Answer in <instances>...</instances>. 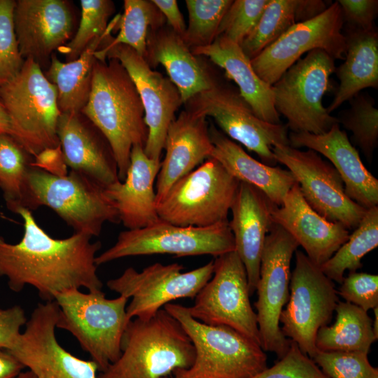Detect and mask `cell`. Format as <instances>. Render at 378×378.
Masks as SVG:
<instances>
[{"label": "cell", "instance_id": "cell-1", "mask_svg": "<svg viewBox=\"0 0 378 378\" xmlns=\"http://www.w3.org/2000/svg\"><path fill=\"white\" fill-rule=\"evenodd\" d=\"M15 214L23 220L21 240L12 244L0 236V276L7 279L12 291L19 293L31 286L47 302L72 289L102 290L95 262L99 241L92 242L91 237L78 233L53 238L30 210L22 207Z\"/></svg>", "mask_w": 378, "mask_h": 378}, {"label": "cell", "instance_id": "cell-2", "mask_svg": "<svg viewBox=\"0 0 378 378\" xmlns=\"http://www.w3.org/2000/svg\"><path fill=\"white\" fill-rule=\"evenodd\" d=\"M104 135L113 151L120 181L125 178L132 148L144 147L148 129L136 88L114 58L95 60L88 101L81 111Z\"/></svg>", "mask_w": 378, "mask_h": 378}, {"label": "cell", "instance_id": "cell-3", "mask_svg": "<svg viewBox=\"0 0 378 378\" xmlns=\"http://www.w3.org/2000/svg\"><path fill=\"white\" fill-rule=\"evenodd\" d=\"M194 346L181 323L163 308L147 320L131 319L121 354L97 378H163L189 368Z\"/></svg>", "mask_w": 378, "mask_h": 378}, {"label": "cell", "instance_id": "cell-4", "mask_svg": "<svg viewBox=\"0 0 378 378\" xmlns=\"http://www.w3.org/2000/svg\"><path fill=\"white\" fill-rule=\"evenodd\" d=\"M182 326L194 346L195 356L176 378H252L267 367L261 346L225 326L206 325L192 317L188 308L168 303L163 307Z\"/></svg>", "mask_w": 378, "mask_h": 378}, {"label": "cell", "instance_id": "cell-5", "mask_svg": "<svg viewBox=\"0 0 378 378\" xmlns=\"http://www.w3.org/2000/svg\"><path fill=\"white\" fill-rule=\"evenodd\" d=\"M128 300L122 295L108 299L102 290L63 292L55 299L59 307L57 328L70 332L102 372L121 354L130 321L126 314Z\"/></svg>", "mask_w": 378, "mask_h": 378}, {"label": "cell", "instance_id": "cell-6", "mask_svg": "<svg viewBox=\"0 0 378 378\" xmlns=\"http://www.w3.org/2000/svg\"><path fill=\"white\" fill-rule=\"evenodd\" d=\"M55 85L31 59L0 88V100L10 119V135L32 158L59 145L57 125L60 111Z\"/></svg>", "mask_w": 378, "mask_h": 378}, {"label": "cell", "instance_id": "cell-7", "mask_svg": "<svg viewBox=\"0 0 378 378\" xmlns=\"http://www.w3.org/2000/svg\"><path fill=\"white\" fill-rule=\"evenodd\" d=\"M27 178L26 209H51L74 233L97 237L105 223L120 222L104 188L80 173L70 170L66 176H57L31 165Z\"/></svg>", "mask_w": 378, "mask_h": 378}, {"label": "cell", "instance_id": "cell-8", "mask_svg": "<svg viewBox=\"0 0 378 378\" xmlns=\"http://www.w3.org/2000/svg\"><path fill=\"white\" fill-rule=\"evenodd\" d=\"M240 181L209 158L176 181L157 204L160 220L183 227H208L228 221Z\"/></svg>", "mask_w": 378, "mask_h": 378}, {"label": "cell", "instance_id": "cell-9", "mask_svg": "<svg viewBox=\"0 0 378 378\" xmlns=\"http://www.w3.org/2000/svg\"><path fill=\"white\" fill-rule=\"evenodd\" d=\"M335 70V59L326 51L315 49L272 85L275 108L286 118L291 132L321 134L339 123L322 102Z\"/></svg>", "mask_w": 378, "mask_h": 378}, {"label": "cell", "instance_id": "cell-10", "mask_svg": "<svg viewBox=\"0 0 378 378\" xmlns=\"http://www.w3.org/2000/svg\"><path fill=\"white\" fill-rule=\"evenodd\" d=\"M228 222L208 227H183L160 219L142 228L120 232L115 243L96 256L95 262L99 266L125 257L153 254L216 258L235 250Z\"/></svg>", "mask_w": 378, "mask_h": 378}, {"label": "cell", "instance_id": "cell-11", "mask_svg": "<svg viewBox=\"0 0 378 378\" xmlns=\"http://www.w3.org/2000/svg\"><path fill=\"white\" fill-rule=\"evenodd\" d=\"M295 268L289 285V299L279 318L284 335L295 342L313 358L318 352L316 337L327 326L340 302L333 281L313 263L304 253L297 250Z\"/></svg>", "mask_w": 378, "mask_h": 378}, {"label": "cell", "instance_id": "cell-12", "mask_svg": "<svg viewBox=\"0 0 378 378\" xmlns=\"http://www.w3.org/2000/svg\"><path fill=\"white\" fill-rule=\"evenodd\" d=\"M214 264L211 278L195 297L194 304L187 307L190 316L206 325L227 326L260 346L241 260L232 251L216 257Z\"/></svg>", "mask_w": 378, "mask_h": 378}, {"label": "cell", "instance_id": "cell-13", "mask_svg": "<svg viewBox=\"0 0 378 378\" xmlns=\"http://www.w3.org/2000/svg\"><path fill=\"white\" fill-rule=\"evenodd\" d=\"M185 104L186 109L198 115L211 117L223 134L255 153L267 165L277 162L272 151L274 146L289 145L287 126L258 118L239 91L231 86L216 81Z\"/></svg>", "mask_w": 378, "mask_h": 378}, {"label": "cell", "instance_id": "cell-14", "mask_svg": "<svg viewBox=\"0 0 378 378\" xmlns=\"http://www.w3.org/2000/svg\"><path fill=\"white\" fill-rule=\"evenodd\" d=\"M262 251L255 302L260 346L281 358L290 340L280 328V315L289 299L290 262L299 246L294 238L279 225L272 223Z\"/></svg>", "mask_w": 378, "mask_h": 378}, {"label": "cell", "instance_id": "cell-15", "mask_svg": "<svg viewBox=\"0 0 378 378\" xmlns=\"http://www.w3.org/2000/svg\"><path fill=\"white\" fill-rule=\"evenodd\" d=\"M183 269L178 263L156 262L141 272L130 267L109 279L106 286L119 295L132 298L126 307L129 320H147L174 300L195 298L211 278L214 260L188 272H183Z\"/></svg>", "mask_w": 378, "mask_h": 378}, {"label": "cell", "instance_id": "cell-16", "mask_svg": "<svg viewBox=\"0 0 378 378\" xmlns=\"http://www.w3.org/2000/svg\"><path fill=\"white\" fill-rule=\"evenodd\" d=\"M272 151L276 161L292 174L304 199L315 211L348 230L357 227L368 209L346 195L342 179L329 161L313 150L289 145L276 146Z\"/></svg>", "mask_w": 378, "mask_h": 378}, {"label": "cell", "instance_id": "cell-17", "mask_svg": "<svg viewBox=\"0 0 378 378\" xmlns=\"http://www.w3.org/2000/svg\"><path fill=\"white\" fill-rule=\"evenodd\" d=\"M343 24L342 10L336 1L316 17L292 26L251 59L252 67L272 86L302 55L313 50H323L335 60L344 59L346 40L342 32Z\"/></svg>", "mask_w": 378, "mask_h": 378}, {"label": "cell", "instance_id": "cell-18", "mask_svg": "<svg viewBox=\"0 0 378 378\" xmlns=\"http://www.w3.org/2000/svg\"><path fill=\"white\" fill-rule=\"evenodd\" d=\"M94 56L101 61L116 59L128 73L144 109L148 129L144 153L149 158L161 161L167 130L183 104L178 88L169 78L152 69L144 57L127 46L99 48Z\"/></svg>", "mask_w": 378, "mask_h": 378}, {"label": "cell", "instance_id": "cell-19", "mask_svg": "<svg viewBox=\"0 0 378 378\" xmlns=\"http://www.w3.org/2000/svg\"><path fill=\"white\" fill-rule=\"evenodd\" d=\"M59 307L55 300L39 303L8 351L36 378H97L93 360H82L58 342Z\"/></svg>", "mask_w": 378, "mask_h": 378}, {"label": "cell", "instance_id": "cell-20", "mask_svg": "<svg viewBox=\"0 0 378 378\" xmlns=\"http://www.w3.org/2000/svg\"><path fill=\"white\" fill-rule=\"evenodd\" d=\"M13 24L22 58L40 65L66 43L72 33L73 18L63 0H18Z\"/></svg>", "mask_w": 378, "mask_h": 378}, {"label": "cell", "instance_id": "cell-21", "mask_svg": "<svg viewBox=\"0 0 378 378\" xmlns=\"http://www.w3.org/2000/svg\"><path fill=\"white\" fill-rule=\"evenodd\" d=\"M271 219L287 231L318 267L349 237V230L342 223L326 220L308 204L297 183L286 195L281 206L272 205Z\"/></svg>", "mask_w": 378, "mask_h": 378}, {"label": "cell", "instance_id": "cell-22", "mask_svg": "<svg viewBox=\"0 0 378 378\" xmlns=\"http://www.w3.org/2000/svg\"><path fill=\"white\" fill-rule=\"evenodd\" d=\"M57 135L68 167L105 188L120 181L111 148L82 113H60Z\"/></svg>", "mask_w": 378, "mask_h": 378}, {"label": "cell", "instance_id": "cell-23", "mask_svg": "<svg viewBox=\"0 0 378 378\" xmlns=\"http://www.w3.org/2000/svg\"><path fill=\"white\" fill-rule=\"evenodd\" d=\"M289 146L313 150L325 156L339 173L346 195L365 209L378 204V180L364 166L356 148L340 124L321 134L290 132Z\"/></svg>", "mask_w": 378, "mask_h": 378}, {"label": "cell", "instance_id": "cell-24", "mask_svg": "<svg viewBox=\"0 0 378 378\" xmlns=\"http://www.w3.org/2000/svg\"><path fill=\"white\" fill-rule=\"evenodd\" d=\"M214 148L204 116L186 109L170 124L164 141V158L157 176V204L172 186L211 157Z\"/></svg>", "mask_w": 378, "mask_h": 378}, {"label": "cell", "instance_id": "cell-25", "mask_svg": "<svg viewBox=\"0 0 378 378\" xmlns=\"http://www.w3.org/2000/svg\"><path fill=\"white\" fill-rule=\"evenodd\" d=\"M273 204L260 190L240 181L230 208L232 219L228 223L234 237V251L245 267L251 295L256 289L265 237L273 223Z\"/></svg>", "mask_w": 378, "mask_h": 378}, {"label": "cell", "instance_id": "cell-26", "mask_svg": "<svg viewBox=\"0 0 378 378\" xmlns=\"http://www.w3.org/2000/svg\"><path fill=\"white\" fill-rule=\"evenodd\" d=\"M160 163L149 158L143 146L134 145L125 180L104 188L106 196L118 214L120 222L127 230L142 228L160 220L155 181Z\"/></svg>", "mask_w": 378, "mask_h": 378}, {"label": "cell", "instance_id": "cell-27", "mask_svg": "<svg viewBox=\"0 0 378 378\" xmlns=\"http://www.w3.org/2000/svg\"><path fill=\"white\" fill-rule=\"evenodd\" d=\"M145 59L150 66L161 64L164 67L183 104L216 82L182 37L168 25L149 31Z\"/></svg>", "mask_w": 378, "mask_h": 378}, {"label": "cell", "instance_id": "cell-28", "mask_svg": "<svg viewBox=\"0 0 378 378\" xmlns=\"http://www.w3.org/2000/svg\"><path fill=\"white\" fill-rule=\"evenodd\" d=\"M196 56H204L225 70L237 85L239 92L255 115L263 121L281 124L272 86L262 80L252 67L251 59L239 45L218 36L210 45L190 49Z\"/></svg>", "mask_w": 378, "mask_h": 378}, {"label": "cell", "instance_id": "cell-29", "mask_svg": "<svg viewBox=\"0 0 378 378\" xmlns=\"http://www.w3.org/2000/svg\"><path fill=\"white\" fill-rule=\"evenodd\" d=\"M214 148L210 158L218 160L234 178L255 186L276 206L296 183L292 174L279 167L269 166L249 155L214 125L209 126Z\"/></svg>", "mask_w": 378, "mask_h": 378}, {"label": "cell", "instance_id": "cell-30", "mask_svg": "<svg viewBox=\"0 0 378 378\" xmlns=\"http://www.w3.org/2000/svg\"><path fill=\"white\" fill-rule=\"evenodd\" d=\"M343 63L337 69L340 80L334 98L327 108L329 113L350 101L361 90L378 87V34L375 29H350L345 36Z\"/></svg>", "mask_w": 378, "mask_h": 378}, {"label": "cell", "instance_id": "cell-31", "mask_svg": "<svg viewBox=\"0 0 378 378\" xmlns=\"http://www.w3.org/2000/svg\"><path fill=\"white\" fill-rule=\"evenodd\" d=\"M116 20L115 17L108 24L107 31L92 40L76 59L62 62L55 55H51L50 65L45 76L56 87L61 113H81L91 90L94 52L103 38L113 30Z\"/></svg>", "mask_w": 378, "mask_h": 378}, {"label": "cell", "instance_id": "cell-32", "mask_svg": "<svg viewBox=\"0 0 378 378\" xmlns=\"http://www.w3.org/2000/svg\"><path fill=\"white\" fill-rule=\"evenodd\" d=\"M327 7L321 0H268L258 22L240 47L252 59L295 24L316 17Z\"/></svg>", "mask_w": 378, "mask_h": 378}, {"label": "cell", "instance_id": "cell-33", "mask_svg": "<svg viewBox=\"0 0 378 378\" xmlns=\"http://www.w3.org/2000/svg\"><path fill=\"white\" fill-rule=\"evenodd\" d=\"M336 319L321 327L316 335V346L320 351H359L368 354L375 337L372 320L368 312L348 302H339Z\"/></svg>", "mask_w": 378, "mask_h": 378}, {"label": "cell", "instance_id": "cell-34", "mask_svg": "<svg viewBox=\"0 0 378 378\" xmlns=\"http://www.w3.org/2000/svg\"><path fill=\"white\" fill-rule=\"evenodd\" d=\"M164 24V17L152 0H125L124 11L121 15H118L113 29H118L117 36L114 38L111 33L108 34L99 48L125 45L145 58L149 31Z\"/></svg>", "mask_w": 378, "mask_h": 378}, {"label": "cell", "instance_id": "cell-35", "mask_svg": "<svg viewBox=\"0 0 378 378\" xmlns=\"http://www.w3.org/2000/svg\"><path fill=\"white\" fill-rule=\"evenodd\" d=\"M378 246V206L366 211L354 232L333 255L319 267L332 281L341 284L346 270L356 272L361 259Z\"/></svg>", "mask_w": 378, "mask_h": 378}, {"label": "cell", "instance_id": "cell-36", "mask_svg": "<svg viewBox=\"0 0 378 378\" xmlns=\"http://www.w3.org/2000/svg\"><path fill=\"white\" fill-rule=\"evenodd\" d=\"M31 161V156L10 135L0 134V189L7 209L15 214L27 208V177Z\"/></svg>", "mask_w": 378, "mask_h": 378}, {"label": "cell", "instance_id": "cell-37", "mask_svg": "<svg viewBox=\"0 0 378 378\" xmlns=\"http://www.w3.org/2000/svg\"><path fill=\"white\" fill-rule=\"evenodd\" d=\"M232 0H186L188 24L182 36L190 48L207 46L218 36L222 19Z\"/></svg>", "mask_w": 378, "mask_h": 378}, {"label": "cell", "instance_id": "cell-38", "mask_svg": "<svg viewBox=\"0 0 378 378\" xmlns=\"http://www.w3.org/2000/svg\"><path fill=\"white\" fill-rule=\"evenodd\" d=\"M349 102L350 107L337 118L339 124L352 132L354 143L370 161L378 145V110L368 94L359 93Z\"/></svg>", "mask_w": 378, "mask_h": 378}, {"label": "cell", "instance_id": "cell-39", "mask_svg": "<svg viewBox=\"0 0 378 378\" xmlns=\"http://www.w3.org/2000/svg\"><path fill=\"white\" fill-rule=\"evenodd\" d=\"M80 4L81 18L77 31L70 42L58 49L66 62L76 59L92 40L107 31L113 10V3L108 0H81Z\"/></svg>", "mask_w": 378, "mask_h": 378}, {"label": "cell", "instance_id": "cell-40", "mask_svg": "<svg viewBox=\"0 0 378 378\" xmlns=\"http://www.w3.org/2000/svg\"><path fill=\"white\" fill-rule=\"evenodd\" d=\"M368 354L359 351H320L312 358L329 378H378Z\"/></svg>", "mask_w": 378, "mask_h": 378}, {"label": "cell", "instance_id": "cell-41", "mask_svg": "<svg viewBox=\"0 0 378 378\" xmlns=\"http://www.w3.org/2000/svg\"><path fill=\"white\" fill-rule=\"evenodd\" d=\"M15 5V1L0 0V88L18 74L24 62L14 29Z\"/></svg>", "mask_w": 378, "mask_h": 378}, {"label": "cell", "instance_id": "cell-42", "mask_svg": "<svg viewBox=\"0 0 378 378\" xmlns=\"http://www.w3.org/2000/svg\"><path fill=\"white\" fill-rule=\"evenodd\" d=\"M268 0H235L225 13L218 36L241 46L258 22ZM217 36V37H218Z\"/></svg>", "mask_w": 378, "mask_h": 378}, {"label": "cell", "instance_id": "cell-43", "mask_svg": "<svg viewBox=\"0 0 378 378\" xmlns=\"http://www.w3.org/2000/svg\"><path fill=\"white\" fill-rule=\"evenodd\" d=\"M252 378H329L314 360L291 341L286 354L270 368Z\"/></svg>", "mask_w": 378, "mask_h": 378}, {"label": "cell", "instance_id": "cell-44", "mask_svg": "<svg viewBox=\"0 0 378 378\" xmlns=\"http://www.w3.org/2000/svg\"><path fill=\"white\" fill-rule=\"evenodd\" d=\"M346 302L365 312L378 307V276L365 272H349L337 291Z\"/></svg>", "mask_w": 378, "mask_h": 378}, {"label": "cell", "instance_id": "cell-45", "mask_svg": "<svg viewBox=\"0 0 378 378\" xmlns=\"http://www.w3.org/2000/svg\"><path fill=\"white\" fill-rule=\"evenodd\" d=\"M344 22L352 29L374 30V22L378 10L377 0H338Z\"/></svg>", "mask_w": 378, "mask_h": 378}, {"label": "cell", "instance_id": "cell-46", "mask_svg": "<svg viewBox=\"0 0 378 378\" xmlns=\"http://www.w3.org/2000/svg\"><path fill=\"white\" fill-rule=\"evenodd\" d=\"M27 318L20 305L0 307V349L10 350L25 326Z\"/></svg>", "mask_w": 378, "mask_h": 378}, {"label": "cell", "instance_id": "cell-47", "mask_svg": "<svg viewBox=\"0 0 378 378\" xmlns=\"http://www.w3.org/2000/svg\"><path fill=\"white\" fill-rule=\"evenodd\" d=\"M31 165L57 176L69 173L60 145L40 152L33 158Z\"/></svg>", "mask_w": 378, "mask_h": 378}, {"label": "cell", "instance_id": "cell-48", "mask_svg": "<svg viewBox=\"0 0 378 378\" xmlns=\"http://www.w3.org/2000/svg\"><path fill=\"white\" fill-rule=\"evenodd\" d=\"M167 22V25L180 36H183L186 25L176 0H152Z\"/></svg>", "mask_w": 378, "mask_h": 378}, {"label": "cell", "instance_id": "cell-49", "mask_svg": "<svg viewBox=\"0 0 378 378\" xmlns=\"http://www.w3.org/2000/svg\"><path fill=\"white\" fill-rule=\"evenodd\" d=\"M24 368L8 351L0 349V378H15Z\"/></svg>", "mask_w": 378, "mask_h": 378}, {"label": "cell", "instance_id": "cell-50", "mask_svg": "<svg viewBox=\"0 0 378 378\" xmlns=\"http://www.w3.org/2000/svg\"><path fill=\"white\" fill-rule=\"evenodd\" d=\"M10 124L6 110L0 100V134L10 133Z\"/></svg>", "mask_w": 378, "mask_h": 378}, {"label": "cell", "instance_id": "cell-51", "mask_svg": "<svg viewBox=\"0 0 378 378\" xmlns=\"http://www.w3.org/2000/svg\"><path fill=\"white\" fill-rule=\"evenodd\" d=\"M374 319L372 321V328L374 335L378 338V307L373 309Z\"/></svg>", "mask_w": 378, "mask_h": 378}, {"label": "cell", "instance_id": "cell-52", "mask_svg": "<svg viewBox=\"0 0 378 378\" xmlns=\"http://www.w3.org/2000/svg\"><path fill=\"white\" fill-rule=\"evenodd\" d=\"M15 378H36L34 374L31 371H27L24 372H21Z\"/></svg>", "mask_w": 378, "mask_h": 378}, {"label": "cell", "instance_id": "cell-53", "mask_svg": "<svg viewBox=\"0 0 378 378\" xmlns=\"http://www.w3.org/2000/svg\"><path fill=\"white\" fill-rule=\"evenodd\" d=\"M163 378H169V377H163ZM171 378H176V377H171Z\"/></svg>", "mask_w": 378, "mask_h": 378}]
</instances>
